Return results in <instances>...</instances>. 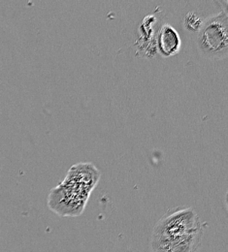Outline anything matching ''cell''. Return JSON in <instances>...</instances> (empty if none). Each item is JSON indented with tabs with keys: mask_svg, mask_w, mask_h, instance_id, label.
<instances>
[{
	"mask_svg": "<svg viewBox=\"0 0 228 252\" xmlns=\"http://www.w3.org/2000/svg\"><path fill=\"white\" fill-rule=\"evenodd\" d=\"M200 54L210 60H224L228 55V13L221 11L205 20L196 35Z\"/></svg>",
	"mask_w": 228,
	"mask_h": 252,
	"instance_id": "1",
	"label": "cell"
},
{
	"mask_svg": "<svg viewBox=\"0 0 228 252\" xmlns=\"http://www.w3.org/2000/svg\"><path fill=\"white\" fill-rule=\"evenodd\" d=\"M204 231V224L192 207L169 210L157 222L152 236H178Z\"/></svg>",
	"mask_w": 228,
	"mask_h": 252,
	"instance_id": "2",
	"label": "cell"
},
{
	"mask_svg": "<svg viewBox=\"0 0 228 252\" xmlns=\"http://www.w3.org/2000/svg\"><path fill=\"white\" fill-rule=\"evenodd\" d=\"M91 193L65 182L52 189L48 197L49 208L63 217H78L83 212Z\"/></svg>",
	"mask_w": 228,
	"mask_h": 252,
	"instance_id": "3",
	"label": "cell"
},
{
	"mask_svg": "<svg viewBox=\"0 0 228 252\" xmlns=\"http://www.w3.org/2000/svg\"><path fill=\"white\" fill-rule=\"evenodd\" d=\"M204 231L178 236H151V252H198Z\"/></svg>",
	"mask_w": 228,
	"mask_h": 252,
	"instance_id": "4",
	"label": "cell"
},
{
	"mask_svg": "<svg viewBox=\"0 0 228 252\" xmlns=\"http://www.w3.org/2000/svg\"><path fill=\"white\" fill-rule=\"evenodd\" d=\"M100 172L92 163H78L72 166L64 182L91 193L98 186Z\"/></svg>",
	"mask_w": 228,
	"mask_h": 252,
	"instance_id": "5",
	"label": "cell"
},
{
	"mask_svg": "<svg viewBox=\"0 0 228 252\" xmlns=\"http://www.w3.org/2000/svg\"><path fill=\"white\" fill-rule=\"evenodd\" d=\"M158 51L163 58L176 56L182 49V39L172 26L164 24L161 28L157 39Z\"/></svg>",
	"mask_w": 228,
	"mask_h": 252,
	"instance_id": "6",
	"label": "cell"
},
{
	"mask_svg": "<svg viewBox=\"0 0 228 252\" xmlns=\"http://www.w3.org/2000/svg\"><path fill=\"white\" fill-rule=\"evenodd\" d=\"M203 24V19L196 14L195 12H190L185 16L184 19V27L190 32H199Z\"/></svg>",
	"mask_w": 228,
	"mask_h": 252,
	"instance_id": "7",
	"label": "cell"
}]
</instances>
